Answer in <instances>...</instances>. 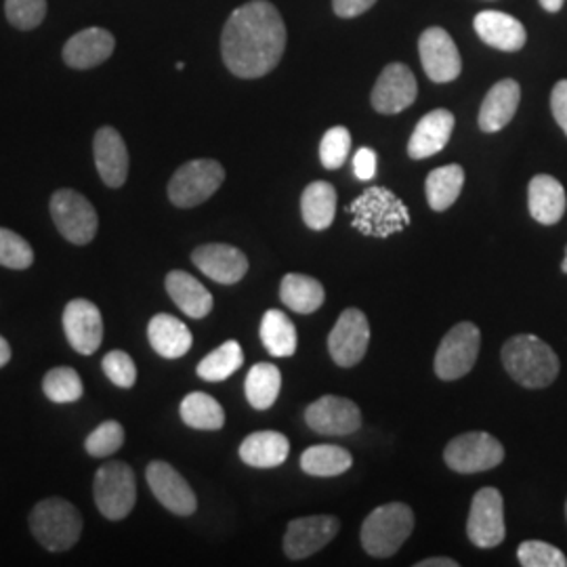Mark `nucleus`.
Returning a JSON list of instances; mask_svg holds the SVG:
<instances>
[{"instance_id": "1", "label": "nucleus", "mask_w": 567, "mask_h": 567, "mask_svg": "<svg viewBox=\"0 0 567 567\" xmlns=\"http://www.w3.org/2000/svg\"><path fill=\"white\" fill-rule=\"evenodd\" d=\"M286 49V25L280 11L267 0H250L238 7L225 23L221 55L227 70L238 79L269 74Z\"/></svg>"}, {"instance_id": "2", "label": "nucleus", "mask_w": 567, "mask_h": 567, "mask_svg": "<svg viewBox=\"0 0 567 567\" xmlns=\"http://www.w3.org/2000/svg\"><path fill=\"white\" fill-rule=\"evenodd\" d=\"M501 360L508 377L526 389H545L559 374L557 353L534 334H517L508 339Z\"/></svg>"}, {"instance_id": "3", "label": "nucleus", "mask_w": 567, "mask_h": 567, "mask_svg": "<svg viewBox=\"0 0 567 567\" xmlns=\"http://www.w3.org/2000/svg\"><path fill=\"white\" fill-rule=\"evenodd\" d=\"M349 213L353 215V227L370 238H389L410 225L405 204L386 187H368L351 203Z\"/></svg>"}, {"instance_id": "4", "label": "nucleus", "mask_w": 567, "mask_h": 567, "mask_svg": "<svg viewBox=\"0 0 567 567\" xmlns=\"http://www.w3.org/2000/svg\"><path fill=\"white\" fill-rule=\"evenodd\" d=\"M414 529V513L404 503L377 507L362 524V547L372 557H393Z\"/></svg>"}, {"instance_id": "5", "label": "nucleus", "mask_w": 567, "mask_h": 567, "mask_svg": "<svg viewBox=\"0 0 567 567\" xmlns=\"http://www.w3.org/2000/svg\"><path fill=\"white\" fill-rule=\"evenodd\" d=\"M30 529L41 547L51 553H63L74 547L81 538V513L63 498H47L32 508Z\"/></svg>"}, {"instance_id": "6", "label": "nucleus", "mask_w": 567, "mask_h": 567, "mask_svg": "<svg viewBox=\"0 0 567 567\" xmlns=\"http://www.w3.org/2000/svg\"><path fill=\"white\" fill-rule=\"evenodd\" d=\"M93 496L105 519L121 522L128 517L137 503V484L133 468L122 461H107L95 473Z\"/></svg>"}, {"instance_id": "7", "label": "nucleus", "mask_w": 567, "mask_h": 567, "mask_svg": "<svg viewBox=\"0 0 567 567\" xmlns=\"http://www.w3.org/2000/svg\"><path fill=\"white\" fill-rule=\"evenodd\" d=\"M225 168L217 161L200 158L177 168L168 183V198L177 208H194L206 203L224 185Z\"/></svg>"}, {"instance_id": "8", "label": "nucleus", "mask_w": 567, "mask_h": 567, "mask_svg": "<svg viewBox=\"0 0 567 567\" xmlns=\"http://www.w3.org/2000/svg\"><path fill=\"white\" fill-rule=\"evenodd\" d=\"M51 217L55 221V227L60 229L61 236L68 243L76 246H86L93 243L97 227H100V217L95 206L89 203L76 189H58L51 198Z\"/></svg>"}, {"instance_id": "9", "label": "nucleus", "mask_w": 567, "mask_h": 567, "mask_svg": "<svg viewBox=\"0 0 567 567\" xmlns=\"http://www.w3.org/2000/svg\"><path fill=\"white\" fill-rule=\"evenodd\" d=\"M482 347V332L471 322L454 326L435 353V374L442 381L463 379L473 370Z\"/></svg>"}, {"instance_id": "10", "label": "nucleus", "mask_w": 567, "mask_h": 567, "mask_svg": "<svg viewBox=\"0 0 567 567\" xmlns=\"http://www.w3.org/2000/svg\"><path fill=\"white\" fill-rule=\"evenodd\" d=\"M444 461L452 471L463 475L482 473L496 468L505 461V447L494 435L484 431H473L454 437L447 444Z\"/></svg>"}, {"instance_id": "11", "label": "nucleus", "mask_w": 567, "mask_h": 567, "mask_svg": "<svg viewBox=\"0 0 567 567\" xmlns=\"http://www.w3.org/2000/svg\"><path fill=\"white\" fill-rule=\"evenodd\" d=\"M466 536L480 548L498 547L505 540V501L496 487H482L473 496L466 522Z\"/></svg>"}, {"instance_id": "12", "label": "nucleus", "mask_w": 567, "mask_h": 567, "mask_svg": "<svg viewBox=\"0 0 567 567\" xmlns=\"http://www.w3.org/2000/svg\"><path fill=\"white\" fill-rule=\"evenodd\" d=\"M370 344V324L364 311L349 307L328 334L330 358L341 368H353L364 360Z\"/></svg>"}, {"instance_id": "13", "label": "nucleus", "mask_w": 567, "mask_h": 567, "mask_svg": "<svg viewBox=\"0 0 567 567\" xmlns=\"http://www.w3.org/2000/svg\"><path fill=\"white\" fill-rule=\"evenodd\" d=\"M145 480H147L150 489L154 492L156 501L166 511H171L179 517H189L196 513L198 498L175 466L168 465L164 461H152L145 468Z\"/></svg>"}, {"instance_id": "14", "label": "nucleus", "mask_w": 567, "mask_h": 567, "mask_svg": "<svg viewBox=\"0 0 567 567\" xmlns=\"http://www.w3.org/2000/svg\"><path fill=\"white\" fill-rule=\"evenodd\" d=\"M341 524L330 515H313L290 522L284 534V553L288 559L299 561L316 555L318 550L332 543L339 534Z\"/></svg>"}, {"instance_id": "15", "label": "nucleus", "mask_w": 567, "mask_h": 567, "mask_svg": "<svg viewBox=\"0 0 567 567\" xmlns=\"http://www.w3.org/2000/svg\"><path fill=\"white\" fill-rule=\"evenodd\" d=\"M305 423L320 435L341 437L355 433L362 426V414L351 400L339 395H324L305 410Z\"/></svg>"}, {"instance_id": "16", "label": "nucleus", "mask_w": 567, "mask_h": 567, "mask_svg": "<svg viewBox=\"0 0 567 567\" xmlns=\"http://www.w3.org/2000/svg\"><path fill=\"white\" fill-rule=\"evenodd\" d=\"M421 61L426 76L437 84L456 81L463 70V60L444 28H429L419 39Z\"/></svg>"}, {"instance_id": "17", "label": "nucleus", "mask_w": 567, "mask_h": 567, "mask_svg": "<svg viewBox=\"0 0 567 567\" xmlns=\"http://www.w3.org/2000/svg\"><path fill=\"white\" fill-rule=\"evenodd\" d=\"M419 84L404 63H389L372 89V107L379 114H400L416 102Z\"/></svg>"}, {"instance_id": "18", "label": "nucleus", "mask_w": 567, "mask_h": 567, "mask_svg": "<svg viewBox=\"0 0 567 567\" xmlns=\"http://www.w3.org/2000/svg\"><path fill=\"white\" fill-rule=\"evenodd\" d=\"M63 332L74 351L93 355L103 341V318L100 307L86 299H74L63 309Z\"/></svg>"}, {"instance_id": "19", "label": "nucleus", "mask_w": 567, "mask_h": 567, "mask_svg": "<svg viewBox=\"0 0 567 567\" xmlns=\"http://www.w3.org/2000/svg\"><path fill=\"white\" fill-rule=\"evenodd\" d=\"M192 264L206 278L224 286L238 284L248 271V259L240 248L229 244H203L192 252Z\"/></svg>"}, {"instance_id": "20", "label": "nucleus", "mask_w": 567, "mask_h": 567, "mask_svg": "<svg viewBox=\"0 0 567 567\" xmlns=\"http://www.w3.org/2000/svg\"><path fill=\"white\" fill-rule=\"evenodd\" d=\"M95 166L103 183L118 189L128 177V150L121 133L112 126H102L93 140Z\"/></svg>"}, {"instance_id": "21", "label": "nucleus", "mask_w": 567, "mask_h": 567, "mask_svg": "<svg viewBox=\"0 0 567 567\" xmlns=\"http://www.w3.org/2000/svg\"><path fill=\"white\" fill-rule=\"evenodd\" d=\"M116 49L114 37L103 28H86L63 47V61L74 70H91L110 60Z\"/></svg>"}, {"instance_id": "22", "label": "nucleus", "mask_w": 567, "mask_h": 567, "mask_svg": "<svg viewBox=\"0 0 567 567\" xmlns=\"http://www.w3.org/2000/svg\"><path fill=\"white\" fill-rule=\"evenodd\" d=\"M454 122H456L454 114L450 110H442V107L423 116L408 142L410 158L423 161V158H431V156L440 154L452 137Z\"/></svg>"}, {"instance_id": "23", "label": "nucleus", "mask_w": 567, "mask_h": 567, "mask_svg": "<svg viewBox=\"0 0 567 567\" xmlns=\"http://www.w3.org/2000/svg\"><path fill=\"white\" fill-rule=\"evenodd\" d=\"M527 206L534 221L543 225L559 224L566 215V189L550 175H536L527 187Z\"/></svg>"}, {"instance_id": "24", "label": "nucleus", "mask_w": 567, "mask_h": 567, "mask_svg": "<svg viewBox=\"0 0 567 567\" xmlns=\"http://www.w3.org/2000/svg\"><path fill=\"white\" fill-rule=\"evenodd\" d=\"M475 32L489 47L508 53L524 49L527 41L524 23L501 11H482L475 18Z\"/></svg>"}, {"instance_id": "25", "label": "nucleus", "mask_w": 567, "mask_h": 567, "mask_svg": "<svg viewBox=\"0 0 567 567\" xmlns=\"http://www.w3.org/2000/svg\"><path fill=\"white\" fill-rule=\"evenodd\" d=\"M522 102V89L517 81L496 82L480 110V128L484 133H498L513 121Z\"/></svg>"}, {"instance_id": "26", "label": "nucleus", "mask_w": 567, "mask_h": 567, "mask_svg": "<svg viewBox=\"0 0 567 567\" xmlns=\"http://www.w3.org/2000/svg\"><path fill=\"white\" fill-rule=\"evenodd\" d=\"M147 339H150V344L154 347V351L166 360L183 358L194 343V337H192L189 328L171 313H158L150 320Z\"/></svg>"}, {"instance_id": "27", "label": "nucleus", "mask_w": 567, "mask_h": 567, "mask_svg": "<svg viewBox=\"0 0 567 567\" xmlns=\"http://www.w3.org/2000/svg\"><path fill=\"white\" fill-rule=\"evenodd\" d=\"M166 292L175 301V305L182 309L185 316L194 320H203L213 311V295L198 282L194 276L185 271H171L166 276Z\"/></svg>"}, {"instance_id": "28", "label": "nucleus", "mask_w": 567, "mask_h": 567, "mask_svg": "<svg viewBox=\"0 0 567 567\" xmlns=\"http://www.w3.org/2000/svg\"><path fill=\"white\" fill-rule=\"evenodd\" d=\"M290 444L286 435L278 431H257L240 444V458L244 465L255 468H274L286 463Z\"/></svg>"}, {"instance_id": "29", "label": "nucleus", "mask_w": 567, "mask_h": 567, "mask_svg": "<svg viewBox=\"0 0 567 567\" xmlns=\"http://www.w3.org/2000/svg\"><path fill=\"white\" fill-rule=\"evenodd\" d=\"M301 213L309 229H328L337 215V189L328 182H313L305 187Z\"/></svg>"}, {"instance_id": "30", "label": "nucleus", "mask_w": 567, "mask_h": 567, "mask_svg": "<svg viewBox=\"0 0 567 567\" xmlns=\"http://www.w3.org/2000/svg\"><path fill=\"white\" fill-rule=\"evenodd\" d=\"M280 299L295 313L307 316L318 311L324 305L326 290L322 282H318L311 276L288 274L284 276L282 286H280Z\"/></svg>"}, {"instance_id": "31", "label": "nucleus", "mask_w": 567, "mask_h": 567, "mask_svg": "<svg viewBox=\"0 0 567 567\" xmlns=\"http://www.w3.org/2000/svg\"><path fill=\"white\" fill-rule=\"evenodd\" d=\"M465 185V168L461 164H447L429 173L425 183L426 203L442 213L458 200Z\"/></svg>"}, {"instance_id": "32", "label": "nucleus", "mask_w": 567, "mask_h": 567, "mask_svg": "<svg viewBox=\"0 0 567 567\" xmlns=\"http://www.w3.org/2000/svg\"><path fill=\"white\" fill-rule=\"evenodd\" d=\"M259 334H261L265 349L274 358H290L297 353V343H299L297 328L280 309H269L265 313Z\"/></svg>"}, {"instance_id": "33", "label": "nucleus", "mask_w": 567, "mask_h": 567, "mask_svg": "<svg viewBox=\"0 0 567 567\" xmlns=\"http://www.w3.org/2000/svg\"><path fill=\"white\" fill-rule=\"evenodd\" d=\"M282 389V374L280 368L274 364H255L250 368V372L246 374V400L255 410H267L276 404L278 395Z\"/></svg>"}, {"instance_id": "34", "label": "nucleus", "mask_w": 567, "mask_h": 567, "mask_svg": "<svg viewBox=\"0 0 567 567\" xmlns=\"http://www.w3.org/2000/svg\"><path fill=\"white\" fill-rule=\"evenodd\" d=\"M183 423L200 431H219L225 425V412L221 404L203 391L189 393L182 402Z\"/></svg>"}, {"instance_id": "35", "label": "nucleus", "mask_w": 567, "mask_h": 567, "mask_svg": "<svg viewBox=\"0 0 567 567\" xmlns=\"http://www.w3.org/2000/svg\"><path fill=\"white\" fill-rule=\"evenodd\" d=\"M353 465L351 454L341 446H311L301 454V468L313 477H337Z\"/></svg>"}, {"instance_id": "36", "label": "nucleus", "mask_w": 567, "mask_h": 567, "mask_svg": "<svg viewBox=\"0 0 567 567\" xmlns=\"http://www.w3.org/2000/svg\"><path fill=\"white\" fill-rule=\"evenodd\" d=\"M244 364V351L238 341H225L213 353H208L196 368L198 377L208 383H221L238 372Z\"/></svg>"}, {"instance_id": "37", "label": "nucleus", "mask_w": 567, "mask_h": 567, "mask_svg": "<svg viewBox=\"0 0 567 567\" xmlns=\"http://www.w3.org/2000/svg\"><path fill=\"white\" fill-rule=\"evenodd\" d=\"M42 391L53 404H74L84 393L81 374L74 368H53L42 379Z\"/></svg>"}, {"instance_id": "38", "label": "nucleus", "mask_w": 567, "mask_h": 567, "mask_svg": "<svg viewBox=\"0 0 567 567\" xmlns=\"http://www.w3.org/2000/svg\"><path fill=\"white\" fill-rule=\"evenodd\" d=\"M34 264V250L20 234L0 227V265L7 269H28Z\"/></svg>"}, {"instance_id": "39", "label": "nucleus", "mask_w": 567, "mask_h": 567, "mask_svg": "<svg viewBox=\"0 0 567 567\" xmlns=\"http://www.w3.org/2000/svg\"><path fill=\"white\" fill-rule=\"evenodd\" d=\"M124 444V429L118 421H105L97 429L91 431V435L86 437L84 447L91 456L95 458H107L112 454H116Z\"/></svg>"}, {"instance_id": "40", "label": "nucleus", "mask_w": 567, "mask_h": 567, "mask_svg": "<svg viewBox=\"0 0 567 567\" xmlns=\"http://www.w3.org/2000/svg\"><path fill=\"white\" fill-rule=\"evenodd\" d=\"M7 20L18 30H34L47 16V0H4Z\"/></svg>"}, {"instance_id": "41", "label": "nucleus", "mask_w": 567, "mask_h": 567, "mask_svg": "<svg viewBox=\"0 0 567 567\" xmlns=\"http://www.w3.org/2000/svg\"><path fill=\"white\" fill-rule=\"evenodd\" d=\"M351 150V135L344 126H332L326 131L320 143V158L328 171H337L343 166Z\"/></svg>"}, {"instance_id": "42", "label": "nucleus", "mask_w": 567, "mask_h": 567, "mask_svg": "<svg viewBox=\"0 0 567 567\" xmlns=\"http://www.w3.org/2000/svg\"><path fill=\"white\" fill-rule=\"evenodd\" d=\"M519 564L524 567H566V555L543 540H526L517 550Z\"/></svg>"}, {"instance_id": "43", "label": "nucleus", "mask_w": 567, "mask_h": 567, "mask_svg": "<svg viewBox=\"0 0 567 567\" xmlns=\"http://www.w3.org/2000/svg\"><path fill=\"white\" fill-rule=\"evenodd\" d=\"M105 377L121 389H133L137 383V365L126 351H110L102 362Z\"/></svg>"}, {"instance_id": "44", "label": "nucleus", "mask_w": 567, "mask_h": 567, "mask_svg": "<svg viewBox=\"0 0 567 567\" xmlns=\"http://www.w3.org/2000/svg\"><path fill=\"white\" fill-rule=\"evenodd\" d=\"M353 173L360 182H370L377 175V154L370 147H362L355 152L353 158Z\"/></svg>"}, {"instance_id": "45", "label": "nucleus", "mask_w": 567, "mask_h": 567, "mask_svg": "<svg viewBox=\"0 0 567 567\" xmlns=\"http://www.w3.org/2000/svg\"><path fill=\"white\" fill-rule=\"evenodd\" d=\"M550 110H553L555 121L564 128V133L567 135V81H559L553 86Z\"/></svg>"}, {"instance_id": "46", "label": "nucleus", "mask_w": 567, "mask_h": 567, "mask_svg": "<svg viewBox=\"0 0 567 567\" xmlns=\"http://www.w3.org/2000/svg\"><path fill=\"white\" fill-rule=\"evenodd\" d=\"M377 0H332V9L339 18H358L374 7Z\"/></svg>"}, {"instance_id": "47", "label": "nucleus", "mask_w": 567, "mask_h": 567, "mask_svg": "<svg viewBox=\"0 0 567 567\" xmlns=\"http://www.w3.org/2000/svg\"><path fill=\"white\" fill-rule=\"evenodd\" d=\"M416 567H458V561H454L450 557H431V559L419 561Z\"/></svg>"}, {"instance_id": "48", "label": "nucleus", "mask_w": 567, "mask_h": 567, "mask_svg": "<svg viewBox=\"0 0 567 567\" xmlns=\"http://www.w3.org/2000/svg\"><path fill=\"white\" fill-rule=\"evenodd\" d=\"M9 360H11V347L0 337V368L9 364Z\"/></svg>"}, {"instance_id": "49", "label": "nucleus", "mask_w": 567, "mask_h": 567, "mask_svg": "<svg viewBox=\"0 0 567 567\" xmlns=\"http://www.w3.org/2000/svg\"><path fill=\"white\" fill-rule=\"evenodd\" d=\"M564 2H566V0H540L543 9H545V11H548V13H557V11H561Z\"/></svg>"}, {"instance_id": "50", "label": "nucleus", "mask_w": 567, "mask_h": 567, "mask_svg": "<svg viewBox=\"0 0 567 567\" xmlns=\"http://www.w3.org/2000/svg\"><path fill=\"white\" fill-rule=\"evenodd\" d=\"M561 271L567 274V246H566V259H564V264H561Z\"/></svg>"}, {"instance_id": "51", "label": "nucleus", "mask_w": 567, "mask_h": 567, "mask_svg": "<svg viewBox=\"0 0 567 567\" xmlns=\"http://www.w3.org/2000/svg\"><path fill=\"white\" fill-rule=\"evenodd\" d=\"M566 515H567V503H566Z\"/></svg>"}]
</instances>
